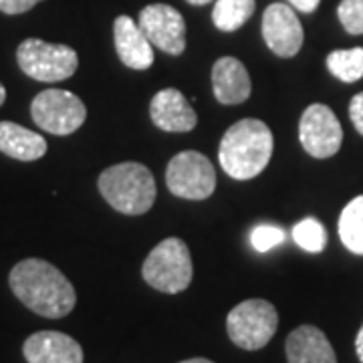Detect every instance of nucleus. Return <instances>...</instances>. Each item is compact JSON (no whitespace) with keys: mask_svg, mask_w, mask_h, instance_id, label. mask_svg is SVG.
Returning a JSON list of instances; mask_svg holds the SVG:
<instances>
[{"mask_svg":"<svg viewBox=\"0 0 363 363\" xmlns=\"http://www.w3.org/2000/svg\"><path fill=\"white\" fill-rule=\"evenodd\" d=\"M9 285L26 309L47 319L67 317L77 303V293L71 281L43 259L16 262L9 274Z\"/></svg>","mask_w":363,"mask_h":363,"instance_id":"f257e3e1","label":"nucleus"},{"mask_svg":"<svg viewBox=\"0 0 363 363\" xmlns=\"http://www.w3.org/2000/svg\"><path fill=\"white\" fill-rule=\"evenodd\" d=\"M274 150L271 128L260 119H240L222 135L218 162L233 180H252L269 166Z\"/></svg>","mask_w":363,"mask_h":363,"instance_id":"f03ea898","label":"nucleus"},{"mask_svg":"<svg viewBox=\"0 0 363 363\" xmlns=\"http://www.w3.org/2000/svg\"><path fill=\"white\" fill-rule=\"evenodd\" d=\"M97 188L109 206L128 216L145 214L157 196L154 174L138 162H121L104 169Z\"/></svg>","mask_w":363,"mask_h":363,"instance_id":"7ed1b4c3","label":"nucleus"},{"mask_svg":"<svg viewBox=\"0 0 363 363\" xmlns=\"http://www.w3.org/2000/svg\"><path fill=\"white\" fill-rule=\"evenodd\" d=\"M142 277L160 293L176 295L186 291L194 277L192 257L186 242L176 236L162 240L143 260Z\"/></svg>","mask_w":363,"mask_h":363,"instance_id":"20e7f679","label":"nucleus"},{"mask_svg":"<svg viewBox=\"0 0 363 363\" xmlns=\"http://www.w3.org/2000/svg\"><path fill=\"white\" fill-rule=\"evenodd\" d=\"M279 327V313L264 298L242 301L228 313L226 331L236 347L247 351L262 350Z\"/></svg>","mask_w":363,"mask_h":363,"instance_id":"39448f33","label":"nucleus"},{"mask_svg":"<svg viewBox=\"0 0 363 363\" xmlns=\"http://www.w3.org/2000/svg\"><path fill=\"white\" fill-rule=\"evenodd\" d=\"M16 63L25 75L35 81L59 83L75 75L79 57L75 49L67 45H52L40 39H26L16 49Z\"/></svg>","mask_w":363,"mask_h":363,"instance_id":"423d86ee","label":"nucleus"},{"mask_svg":"<svg viewBox=\"0 0 363 363\" xmlns=\"http://www.w3.org/2000/svg\"><path fill=\"white\" fill-rule=\"evenodd\" d=\"M30 117L47 133L71 135L85 123L87 107L71 91L45 89L33 99Z\"/></svg>","mask_w":363,"mask_h":363,"instance_id":"0eeeda50","label":"nucleus"},{"mask_svg":"<svg viewBox=\"0 0 363 363\" xmlns=\"http://www.w3.org/2000/svg\"><path fill=\"white\" fill-rule=\"evenodd\" d=\"M166 184L176 198L206 200L216 190V169L204 154L186 150L169 160Z\"/></svg>","mask_w":363,"mask_h":363,"instance_id":"6e6552de","label":"nucleus"},{"mask_svg":"<svg viewBox=\"0 0 363 363\" xmlns=\"http://www.w3.org/2000/svg\"><path fill=\"white\" fill-rule=\"evenodd\" d=\"M298 142L317 160L335 156L343 143V128L333 109L323 104L309 105L298 121Z\"/></svg>","mask_w":363,"mask_h":363,"instance_id":"1a4fd4ad","label":"nucleus"},{"mask_svg":"<svg viewBox=\"0 0 363 363\" xmlns=\"http://www.w3.org/2000/svg\"><path fill=\"white\" fill-rule=\"evenodd\" d=\"M138 25L160 51L176 57L186 51V21L174 6L162 2L147 4L140 13Z\"/></svg>","mask_w":363,"mask_h":363,"instance_id":"9d476101","label":"nucleus"},{"mask_svg":"<svg viewBox=\"0 0 363 363\" xmlns=\"http://www.w3.org/2000/svg\"><path fill=\"white\" fill-rule=\"evenodd\" d=\"M262 39L281 59L295 57L303 47V26L295 9L285 2H272L262 14Z\"/></svg>","mask_w":363,"mask_h":363,"instance_id":"9b49d317","label":"nucleus"},{"mask_svg":"<svg viewBox=\"0 0 363 363\" xmlns=\"http://www.w3.org/2000/svg\"><path fill=\"white\" fill-rule=\"evenodd\" d=\"M28 363H83V347L61 331L33 333L23 345Z\"/></svg>","mask_w":363,"mask_h":363,"instance_id":"f8f14e48","label":"nucleus"},{"mask_svg":"<svg viewBox=\"0 0 363 363\" xmlns=\"http://www.w3.org/2000/svg\"><path fill=\"white\" fill-rule=\"evenodd\" d=\"M150 116L154 125L169 133H186L192 131L198 123V116L182 95V91L168 87L157 91L150 104Z\"/></svg>","mask_w":363,"mask_h":363,"instance_id":"ddd939ff","label":"nucleus"},{"mask_svg":"<svg viewBox=\"0 0 363 363\" xmlns=\"http://www.w3.org/2000/svg\"><path fill=\"white\" fill-rule=\"evenodd\" d=\"M113 40H116L117 57L125 67L133 71H145L154 65V45L143 35L140 25L128 14H121L116 18Z\"/></svg>","mask_w":363,"mask_h":363,"instance_id":"4468645a","label":"nucleus"},{"mask_svg":"<svg viewBox=\"0 0 363 363\" xmlns=\"http://www.w3.org/2000/svg\"><path fill=\"white\" fill-rule=\"evenodd\" d=\"M212 91L222 105L245 104L252 91L247 67L234 57H220L212 67Z\"/></svg>","mask_w":363,"mask_h":363,"instance_id":"2eb2a0df","label":"nucleus"},{"mask_svg":"<svg viewBox=\"0 0 363 363\" xmlns=\"http://www.w3.org/2000/svg\"><path fill=\"white\" fill-rule=\"evenodd\" d=\"M285 353L289 363H337L327 335L313 325H301L289 333Z\"/></svg>","mask_w":363,"mask_h":363,"instance_id":"dca6fc26","label":"nucleus"},{"mask_svg":"<svg viewBox=\"0 0 363 363\" xmlns=\"http://www.w3.org/2000/svg\"><path fill=\"white\" fill-rule=\"evenodd\" d=\"M0 152L21 162H35L47 154V140L18 123L0 121Z\"/></svg>","mask_w":363,"mask_h":363,"instance_id":"f3484780","label":"nucleus"},{"mask_svg":"<svg viewBox=\"0 0 363 363\" xmlns=\"http://www.w3.org/2000/svg\"><path fill=\"white\" fill-rule=\"evenodd\" d=\"M337 230L343 247L353 255L363 257V196L353 198L350 204L343 208L339 216Z\"/></svg>","mask_w":363,"mask_h":363,"instance_id":"a211bd4d","label":"nucleus"},{"mask_svg":"<svg viewBox=\"0 0 363 363\" xmlns=\"http://www.w3.org/2000/svg\"><path fill=\"white\" fill-rule=\"evenodd\" d=\"M255 0H216L212 11V23L222 33H234L255 14Z\"/></svg>","mask_w":363,"mask_h":363,"instance_id":"6ab92c4d","label":"nucleus"},{"mask_svg":"<svg viewBox=\"0 0 363 363\" xmlns=\"http://www.w3.org/2000/svg\"><path fill=\"white\" fill-rule=\"evenodd\" d=\"M327 69L343 83H355L363 77V47L337 49L327 55Z\"/></svg>","mask_w":363,"mask_h":363,"instance_id":"aec40b11","label":"nucleus"},{"mask_svg":"<svg viewBox=\"0 0 363 363\" xmlns=\"http://www.w3.org/2000/svg\"><path fill=\"white\" fill-rule=\"evenodd\" d=\"M293 240L307 252H321L327 245V230L317 218H305L293 228Z\"/></svg>","mask_w":363,"mask_h":363,"instance_id":"412c9836","label":"nucleus"},{"mask_svg":"<svg viewBox=\"0 0 363 363\" xmlns=\"http://www.w3.org/2000/svg\"><path fill=\"white\" fill-rule=\"evenodd\" d=\"M337 16L345 33L363 35V0H341Z\"/></svg>","mask_w":363,"mask_h":363,"instance_id":"4be33fe9","label":"nucleus"},{"mask_svg":"<svg viewBox=\"0 0 363 363\" xmlns=\"http://www.w3.org/2000/svg\"><path fill=\"white\" fill-rule=\"evenodd\" d=\"M250 242H252L255 250L269 252L271 248L285 242V233L279 226H272V224H259L250 234Z\"/></svg>","mask_w":363,"mask_h":363,"instance_id":"5701e85b","label":"nucleus"},{"mask_svg":"<svg viewBox=\"0 0 363 363\" xmlns=\"http://www.w3.org/2000/svg\"><path fill=\"white\" fill-rule=\"evenodd\" d=\"M40 0H0V13L4 14H23L37 6Z\"/></svg>","mask_w":363,"mask_h":363,"instance_id":"b1692460","label":"nucleus"},{"mask_svg":"<svg viewBox=\"0 0 363 363\" xmlns=\"http://www.w3.org/2000/svg\"><path fill=\"white\" fill-rule=\"evenodd\" d=\"M350 119L357 133L363 135V91L350 101Z\"/></svg>","mask_w":363,"mask_h":363,"instance_id":"393cba45","label":"nucleus"},{"mask_svg":"<svg viewBox=\"0 0 363 363\" xmlns=\"http://www.w3.org/2000/svg\"><path fill=\"white\" fill-rule=\"evenodd\" d=\"M319 2H321V0H289V4H291L293 9L301 11V13H315L317 6H319Z\"/></svg>","mask_w":363,"mask_h":363,"instance_id":"a878e982","label":"nucleus"},{"mask_svg":"<svg viewBox=\"0 0 363 363\" xmlns=\"http://www.w3.org/2000/svg\"><path fill=\"white\" fill-rule=\"evenodd\" d=\"M355 353H357L359 362L363 363V325L362 329H359V333H357V337H355Z\"/></svg>","mask_w":363,"mask_h":363,"instance_id":"bb28decb","label":"nucleus"},{"mask_svg":"<svg viewBox=\"0 0 363 363\" xmlns=\"http://www.w3.org/2000/svg\"><path fill=\"white\" fill-rule=\"evenodd\" d=\"M180 363H214L206 359V357H192V359H186V362H180Z\"/></svg>","mask_w":363,"mask_h":363,"instance_id":"cd10ccee","label":"nucleus"},{"mask_svg":"<svg viewBox=\"0 0 363 363\" xmlns=\"http://www.w3.org/2000/svg\"><path fill=\"white\" fill-rule=\"evenodd\" d=\"M186 2H190V4H194V6H204V4L212 2V0H186Z\"/></svg>","mask_w":363,"mask_h":363,"instance_id":"c85d7f7f","label":"nucleus"},{"mask_svg":"<svg viewBox=\"0 0 363 363\" xmlns=\"http://www.w3.org/2000/svg\"><path fill=\"white\" fill-rule=\"evenodd\" d=\"M6 101V89H4V85L0 83V105Z\"/></svg>","mask_w":363,"mask_h":363,"instance_id":"c756f323","label":"nucleus"}]
</instances>
